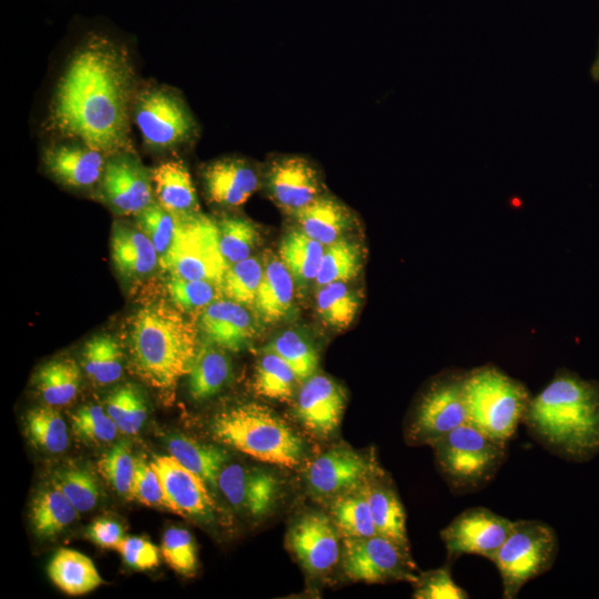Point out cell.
I'll list each match as a JSON object with an SVG mask.
<instances>
[{
	"label": "cell",
	"mask_w": 599,
	"mask_h": 599,
	"mask_svg": "<svg viewBox=\"0 0 599 599\" xmlns=\"http://www.w3.org/2000/svg\"><path fill=\"white\" fill-rule=\"evenodd\" d=\"M128 50L92 34L70 58L50 105V128L106 156L132 150L131 119L138 94Z\"/></svg>",
	"instance_id": "1"
},
{
	"label": "cell",
	"mask_w": 599,
	"mask_h": 599,
	"mask_svg": "<svg viewBox=\"0 0 599 599\" xmlns=\"http://www.w3.org/2000/svg\"><path fill=\"white\" fill-rule=\"evenodd\" d=\"M557 456L585 463L599 454V383L561 370L535 397L522 422Z\"/></svg>",
	"instance_id": "2"
},
{
	"label": "cell",
	"mask_w": 599,
	"mask_h": 599,
	"mask_svg": "<svg viewBox=\"0 0 599 599\" xmlns=\"http://www.w3.org/2000/svg\"><path fill=\"white\" fill-rule=\"evenodd\" d=\"M128 344L134 374L162 392L189 374L199 349L195 326L164 305L144 306L131 316Z\"/></svg>",
	"instance_id": "3"
},
{
	"label": "cell",
	"mask_w": 599,
	"mask_h": 599,
	"mask_svg": "<svg viewBox=\"0 0 599 599\" xmlns=\"http://www.w3.org/2000/svg\"><path fill=\"white\" fill-rule=\"evenodd\" d=\"M211 430L217 441L263 463L295 468L303 458L302 438L261 404L247 403L220 412Z\"/></svg>",
	"instance_id": "4"
},
{
	"label": "cell",
	"mask_w": 599,
	"mask_h": 599,
	"mask_svg": "<svg viewBox=\"0 0 599 599\" xmlns=\"http://www.w3.org/2000/svg\"><path fill=\"white\" fill-rule=\"evenodd\" d=\"M464 398L467 422L506 444L524 422L531 402L522 383L489 365L465 374Z\"/></svg>",
	"instance_id": "5"
},
{
	"label": "cell",
	"mask_w": 599,
	"mask_h": 599,
	"mask_svg": "<svg viewBox=\"0 0 599 599\" xmlns=\"http://www.w3.org/2000/svg\"><path fill=\"white\" fill-rule=\"evenodd\" d=\"M439 471L458 494L477 491L488 485L506 459L501 443L465 423L433 445Z\"/></svg>",
	"instance_id": "6"
},
{
	"label": "cell",
	"mask_w": 599,
	"mask_h": 599,
	"mask_svg": "<svg viewBox=\"0 0 599 599\" xmlns=\"http://www.w3.org/2000/svg\"><path fill=\"white\" fill-rule=\"evenodd\" d=\"M558 549V537L550 525L540 520L514 521L493 561L501 578L502 597L516 598L528 581L548 571Z\"/></svg>",
	"instance_id": "7"
},
{
	"label": "cell",
	"mask_w": 599,
	"mask_h": 599,
	"mask_svg": "<svg viewBox=\"0 0 599 599\" xmlns=\"http://www.w3.org/2000/svg\"><path fill=\"white\" fill-rule=\"evenodd\" d=\"M176 216L174 241L160 265L170 276L221 283L227 266L219 246L216 221L201 212Z\"/></svg>",
	"instance_id": "8"
},
{
	"label": "cell",
	"mask_w": 599,
	"mask_h": 599,
	"mask_svg": "<svg viewBox=\"0 0 599 599\" xmlns=\"http://www.w3.org/2000/svg\"><path fill=\"white\" fill-rule=\"evenodd\" d=\"M133 120L145 145L153 150H170L196 136V121L174 89L149 85L136 94Z\"/></svg>",
	"instance_id": "9"
},
{
	"label": "cell",
	"mask_w": 599,
	"mask_h": 599,
	"mask_svg": "<svg viewBox=\"0 0 599 599\" xmlns=\"http://www.w3.org/2000/svg\"><path fill=\"white\" fill-rule=\"evenodd\" d=\"M463 374H449L433 382L417 400L406 437L414 445H434L467 423Z\"/></svg>",
	"instance_id": "10"
},
{
	"label": "cell",
	"mask_w": 599,
	"mask_h": 599,
	"mask_svg": "<svg viewBox=\"0 0 599 599\" xmlns=\"http://www.w3.org/2000/svg\"><path fill=\"white\" fill-rule=\"evenodd\" d=\"M342 561L345 575L354 581L406 580L414 583L417 578L409 551L378 534L343 538Z\"/></svg>",
	"instance_id": "11"
},
{
	"label": "cell",
	"mask_w": 599,
	"mask_h": 599,
	"mask_svg": "<svg viewBox=\"0 0 599 599\" xmlns=\"http://www.w3.org/2000/svg\"><path fill=\"white\" fill-rule=\"evenodd\" d=\"M262 185L272 202L288 215L326 193L317 165L300 154H277L263 166Z\"/></svg>",
	"instance_id": "12"
},
{
	"label": "cell",
	"mask_w": 599,
	"mask_h": 599,
	"mask_svg": "<svg viewBox=\"0 0 599 599\" xmlns=\"http://www.w3.org/2000/svg\"><path fill=\"white\" fill-rule=\"evenodd\" d=\"M512 522L485 507L465 509L440 531L448 559L478 555L494 561Z\"/></svg>",
	"instance_id": "13"
},
{
	"label": "cell",
	"mask_w": 599,
	"mask_h": 599,
	"mask_svg": "<svg viewBox=\"0 0 599 599\" xmlns=\"http://www.w3.org/2000/svg\"><path fill=\"white\" fill-rule=\"evenodd\" d=\"M99 184L102 200L119 214L136 215L153 203L152 172L132 150L108 156Z\"/></svg>",
	"instance_id": "14"
},
{
	"label": "cell",
	"mask_w": 599,
	"mask_h": 599,
	"mask_svg": "<svg viewBox=\"0 0 599 599\" xmlns=\"http://www.w3.org/2000/svg\"><path fill=\"white\" fill-rule=\"evenodd\" d=\"M375 471L372 461L348 448H333L312 460L306 471L309 491L321 498H336L352 491Z\"/></svg>",
	"instance_id": "15"
},
{
	"label": "cell",
	"mask_w": 599,
	"mask_h": 599,
	"mask_svg": "<svg viewBox=\"0 0 599 599\" xmlns=\"http://www.w3.org/2000/svg\"><path fill=\"white\" fill-rule=\"evenodd\" d=\"M339 531L328 516L313 511L290 528L287 542L298 562L311 573L329 571L341 555Z\"/></svg>",
	"instance_id": "16"
},
{
	"label": "cell",
	"mask_w": 599,
	"mask_h": 599,
	"mask_svg": "<svg viewBox=\"0 0 599 599\" xmlns=\"http://www.w3.org/2000/svg\"><path fill=\"white\" fill-rule=\"evenodd\" d=\"M217 488L235 509L252 517H262L275 506L281 485L271 471L240 464H225Z\"/></svg>",
	"instance_id": "17"
},
{
	"label": "cell",
	"mask_w": 599,
	"mask_h": 599,
	"mask_svg": "<svg viewBox=\"0 0 599 599\" xmlns=\"http://www.w3.org/2000/svg\"><path fill=\"white\" fill-rule=\"evenodd\" d=\"M263 169L242 156H224L206 163L201 171L205 195L211 203L237 207L262 186Z\"/></svg>",
	"instance_id": "18"
},
{
	"label": "cell",
	"mask_w": 599,
	"mask_h": 599,
	"mask_svg": "<svg viewBox=\"0 0 599 599\" xmlns=\"http://www.w3.org/2000/svg\"><path fill=\"white\" fill-rule=\"evenodd\" d=\"M345 402V390L336 380L315 373L302 383L295 415L309 433L325 438L338 427Z\"/></svg>",
	"instance_id": "19"
},
{
	"label": "cell",
	"mask_w": 599,
	"mask_h": 599,
	"mask_svg": "<svg viewBox=\"0 0 599 599\" xmlns=\"http://www.w3.org/2000/svg\"><path fill=\"white\" fill-rule=\"evenodd\" d=\"M151 464L161 479L171 511L194 518L212 514L213 500L206 484L199 476L171 455L156 456Z\"/></svg>",
	"instance_id": "20"
},
{
	"label": "cell",
	"mask_w": 599,
	"mask_h": 599,
	"mask_svg": "<svg viewBox=\"0 0 599 599\" xmlns=\"http://www.w3.org/2000/svg\"><path fill=\"white\" fill-rule=\"evenodd\" d=\"M106 159L103 152L79 141L50 145L42 156L48 173L72 189H88L100 183Z\"/></svg>",
	"instance_id": "21"
},
{
	"label": "cell",
	"mask_w": 599,
	"mask_h": 599,
	"mask_svg": "<svg viewBox=\"0 0 599 599\" xmlns=\"http://www.w3.org/2000/svg\"><path fill=\"white\" fill-rule=\"evenodd\" d=\"M199 328L210 342L225 351L246 348L256 335L253 316L245 305L227 298H217L199 317Z\"/></svg>",
	"instance_id": "22"
},
{
	"label": "cell",
	"mask_w": 599,
	"mask_h": 599,
	"mask_svg": "<svg viewBox=\"0 0 599 599\" xmlns=\"http://www.w3.org/2000/svg\"><path fill=\"white\" fill-rule=\"evenodd\" d=\"M262 261L263 276L254 306L263 322L274 324L293 311L295 281L275 254L266 252Z\"/></svg>",
	"instance_id": "23"
},
{
	"label": "cell",
	"mask_w": 599,
	"mask_h": 599,
	"mask_svg": "<svg viewBox=\"0 0 599 599\" xmlns=\"http://www.w3.org/2000/svg\"><path fill=\"white\" fill-rule=\"evenodd\" d=\"M292 216L300 230L324 246L343 238L355 223L353 211L327 192Z\"/></svg>",
	"instance_id": "24"
},
{
	"label": "cell",
	"mask_w": 599,
	"mask_h": 599,
	"mask_svg": "<svg viewBox=\"0 0 599 599\" xmlns=\"http://www.w3.org/2000/svg\"><path fill=\"white\" fill-rule=\"evenodd\" d=\"M111 258L118 273L129 280L150 275L160 264L150 238L140 230L115 223L111 234Z\"/></svg>",
	"instance_id": "25"
},
{
	"label": "cell",
	"mask_w": 599,
	"mask_h": 599,
	"mask_svg": "<svg viewBox=\"0 0 599 599\" xmlns=\"http://www.w3.org/2000/svg\"><path fill=\"white\" fill-rule=\"evenodd\" d=\"M158 203L175 215L200 212L196 190L186 165L179 160L161 163L152 171Z\"/></svg>",
	"instance_id": "26"
},
{
	"label": "cell",
	"mask_w": 599,
	"mask_h": 599,
	"mask_svg": "<svg viewBox=\"0 0 599 599\" xmlns=\"http://www.w3.org/2000/svg\"><path fill=\"white\" fill-rule=\"evenodd\" d=\"M376 532L409 551L406 515L395 488L387 480L365 485Z\"/></svg>",
	"instance_id": "27"
},
{
	"label": "cell",
	"mask_w": 599,
	"mask_h": 599,
	"mask_svg": "<svg viewBox=\"0 0 599 599\" xmlns=\"http://www.w3.org/2000/svg\"><path fill=\"white\" fill-rule=\"evenodd\" d=\"M232 374L231 359L226 351L206 342L199 346L187 374V389L195 400H205L221 392Z\"/></svg>",
	"instance_id": "28"
},
{
	"label": "cell",
	"mask_w": 599,
	"mask_h": 599,
	"mask_svg": "<svg viewBox=\"0 0 599 599\" xmlns=\"http://www.w3.org/2000/svg\"><path fill=\"white\" fill-rule=\"evenodd\" d=\"M48 575L60 590L70 596L89 593L103 582L89 557L67 548L59 549L52 557Z\"/></svg>",
	"instance_id": "29"
},
{
	"label": "cell",
	"mask_w": 599,
	"mask_h": 599,
	"mask_svg": "<svg viewBox=\"0 0 599 599\" xmlns=\"http://www.w3.org/2000/svg\"><path fill=\"white\" fill-rule=\"evenodd\" d=\"M167 449L171 456L199 476L207 487H217L219 475L229 459L225 450L186 436L171 437Z\"/></svg>",
	"instance_id": "30"
},
{
	"label": "cell",
	"mask_w": 599,
	"mask_h": 599,
	"mask_svg": "<svg viewBox=\"0 0 599 599\" xmlns=\"http://www.w3.org/2000/svg\"><path fill=\"white\" fill-rule=\"evenodd\" d=\"M325 246L302 230L288 231L278 246V257L290 271L295 284L306 287L315 281Z\"/></svg>",
	"instance_id": "31"
},
{
	"label": "cell",
	"mask_w": 599,
	"mask_h": 599,
	"mask_svg": "<svg viewBox=\"0 0 599 599\" xmlns=\"http://www.w3.org/2000/svg\"><path fill=\"white\" fill-rule=\"evenodd\" d=\"M78 512L64 494L51 484L33 499L30 518L34 532L50 538L71 525Z\"/></svg>",
	"instance_id": "32"
},
{
	"label": "cell",
	"mask_w": 599,
	"mask_h": 599,
	"mask_svg": "<svg viewBox=\"0 0 599 599\" xmlns=\"http://www.w3.org/2000/svg\"><path fill=\"white\" fill-rule=\"evenodd\" d=\"M80 382V368L71 358L51 361L35 375L37 389L50 406H62L72 402L79 392Z\"/></svg>",
	"instance_id": "33"
},
{
	"label": "cell",
	"mask_w": 599,
	"mask_h": 599,
	"mask_svg": "<svg viewBox=\"0 0 599 599\" xmlns=\"http://www.w3.org/2000/svg\"><path fill=\"white\" fill-rule=\"evenodd\" d=\"M123 351L109 334L91 337L84 345L82 363L89 378L98 385L116 382L123 373Z\"/></svg>",
	"instance_id": "34"
},
{
	"label": "cell",
	"mask_w": 599,
	"mask_h": 599,
	"mask_svg": "<svg viewBox=\"0 0 599 599\" xmlns=\"http://www.w3.org/2000/svg\"><path fill=\"white\" fill-rule=\"evenodd\" d=\"M359 300L358 293L347 282H334L318 287L315 311L324 325L343 331L355 319Z\"/></svg>",
	"instance_id": "35"
},
{
	"label": "cell",
	"mask_w": 599,
	"mask_h": 599,
	"mask_svg": "<svg viewBox=\"0 0 599 599\" xmlns=\"http://www.w3.org/2000/svg\"><path fill=\"white\" fill-rule=\"evenodd\" d=\"M365 485L363 489L356 488L336 497L333 502L332 519L343 538H363L377 535Z\"/></svg>",
	"instance_id": "36"
},
{
	"label": "cell",
	"mask_w": 599,
	"mask_h": 599,
	"mask_svg": "<svg viewBox=\"0 0 599 599\" xmlns=\"http://www.w3.org/2000/svg\"><path fill=\"white\" fill-rule=\"evenodd\" d=\"M219 246L226 266L243 261L258 246L261 233L254 222L237 215L216 221Z\"/></svg>",
	"instance_id": "37"
},
{
	"label": "cell",
	"mask_w": 599,
	"mask_h": 599,
	"mask_svg": "<svg viewBox=\"0 0 599 599\" xmlns=\"http://www.w3.org/2000/svg\"><path fill=\"white\" fill-rule=\"evenodd\" d=\"M298 383L301 382L294 370L281 357L264 351L255 367V394L278 402H290Z\"/></svg>",
	"instance_id": "38"
},
{
	"label": "cell",
	"mask_w": 599,
	"mask_h": 599,
	"mask_svg": "<svg viewBox=\"0 0 599 599\" xmlns=\"http://www.w3.org/2000/svg\"><path fill=\"white\" fill-rule=\"evenodd\" d=\"M264 351L281 357L294 370L301 384L318 368V352L307 336L296 329L280 333Z\"/></svg>",
	"instance_id": "39"
},
{
	"label": "cell",
	"mask_w": 599,
	"mask_h": 599,
	"mask_svg": "<svg viewBox=\"0 0 599 599\" xmlns=\"http://www.w3.org/2000/svg\"><path fill=\"white\" fill-rule=\"evenodd\" d=\"M362 264L361 246L341 238L325 246L314 283L321 287L334 282H348L359 274Z\"/></svg>",
	"instance_id": "40"
},
{
	"label": "cell",
	"mask_w": 599,
	"mask_h": 599,
	"mask_svg": "<svg viewBox=\"0 0 599 599\" xmlns=\"http://www.w3.org/2000/svg\"><path fill=\"white\" fill-rule=\"evenodd\" d=\"M53 406L37 407L26 416V430L37 447L52 454L67 449L69 435L67 424Z\"/></svg>",
	"instance_id": "41"
},
{
	"label": "cell",
	"mask_w": 599,
	"mask_h": 599,
	"mask_svg": "<svg viewBox=\"0 0 599 599\" xmlns=\"http://www.w3.org/2000/svg\"><path fill=\"white\" fill-rule=\"evenodd\" d=\"M105 410L116 425L119 432L135 435L142 428L148 408L141 390L125 384L115 388L105 400Z\"/></svg>",
	"instance_id": "42"
},
{
	"label": "cell",
	"mask_w": 599,
	"mask_h": 599,
	"mask_svg": "<svg viewBox=\"0 0 599 599\" xmlns=\"http://www.w3.org/2000/svg\"><path fill=\"white\" fill-rule=\"evenodd\" d=\"M262 276L263 261L255 256L229 265L220 283L222 295L238 304L252 306Z\"/></svg>",
	"instance_id": "43"
},
{
	"label": "cell",
	"mask_w": 599,
	"mask_h": 599,
	"mask_svg": "<svg viewBox=\"0 0 599 599\" xmlns=\"http://www.w3.org/2000/svg\"><path fill=\"white\" fill-rule=\"evenodd\" d=\"M170 300L179 311L199 313L222 296L220 283L170 276L166 283Z\"/></svg>",
	"instance_id": "44"
},
{
	"label": "cell",
	"mask_w": 599,
	"mask_h": 599,
	"mask_svg": "<svg viewBox=\"0 0 599 599\" xmlns=\"http://www.w3.org/2000/svg\"><path fill=\"white\" fill-rule=\"evenodd\" d=\"M51 484L60 489L79 512L95 507L99 499V486L94 476L80 467L58 469Z\"/></svg>",
	"instance_id": "45"
},
{
	"label": "cell",
	"mask_w": 599,
	"mask_h": 599,
	"mask_svg": "<svg viewBox=\"0 0 599 599\" xmlns=\"http://www.w3.org/2000/svg\"><path fill=\"white\" fill-rule=\"evenodd\" d=\"M135 460L129 444L120 441L100 457L97 467L118 494L128 497L134 476Z\"/></svg>",
	"instance_id": "46"
},
{
	"label": "cell",
	"mask_w": 599,
	"mask_h": 599,
	"mask_svg": "<svg viewBox=\"0 0 599 599\" xmlns=\"http://www.w3.org/2000/svg\"><path fill=\"white\" fill-rule=\"evenodd\" d=\"M139 229L153 243L159 257L162 258L174 241L177 230V216L158 202H153L136 214Z\"/></svg>",
	"instance_id": "47"
},
{
	"label": "cell",
	"mask_w": 599,
	"mask_h": 599,
	"mask_svg": "<svg viewBox=\"0 0 599 599\" xmlns=\"http://www.w3.org/2000/svg\"><path fill=\"white\" fill-rule=\"evenodd\" d=\"M161 554L166 564L184 576H193L197 567L196 548L192 535L184 528L172 527L162 538Z\"/></svg>",
	"instance_id": "48"
},
{
	"label": "cell",
	"mask_w": 599,
	"mask_h": 599,
	"mask_svg": "<svg viewBox=\"0 0 599 599\" xmlns=\"http://www.w3.org/2000/svg\"><path fill=\"white\" fill-rule=\"evenodd\" d=\"M71 423L79 437L93 443L112 441L119 432L105 408L99 405L80 407L72 414Z\"/></svg>",
	"instance_id": "49"
},
{
	"label": "cell",
	"mask_w": 599,
	"mask_h": 599,
	"mask_svg": "<svg viewBox=\"0 0 599 599\" xmlns=\"http://www.w3.org/2000/svg\"><path fill=\"white\" fill-rule=\"evenodd\" d=\"M140 504L171 510L161 479L151 463L136 458L135 470L128 496Z\"/></svg>",
	"instance_id": "50"
},
{
	"label": "cell",
	"mask_w": 599,
	"mask_h": 599,
	"mask_svg": "<svg viewBox=\"0 0 599 599\" xmlns=\"http://www.w3.org/2000/svg\"><path fill=\"white\" fill-rule=\"evenodd\" d=\"M413 597L416 599H468L469 595L458 586L448 567L417 575Z\"/></svg>",
	"instance_id": "51"
},
{
	"label": "cell",
	"mask_w": 599,
	"mask_h": 599,
	"mask_svg": "<svg viewBox=\"0 0 599 599\" xmlns=\"http://www.w3.org/2000/svg\"><path fill=\"white\" fill-rule=\"evenodd\" d=\"M115 550L130 567L135 569H150L159 564V549L141 537H124Z\"/></svg>",
	"instance_id": "52"
},
{
	"label": "cell",
	"mask_w": 599,
	"mask_h": 599,
	"mask_svg": "<svg viewBox=\"0 0 599 599\" xmlns=\"http://www.w3.org/2000/svg\"><path fill=\"white\" fill-rule=\"evenodd\" d=\"M88 534L93 542L103 548L115 549L124 538L122 526L111 519L95 520Z\"/></svg>",
	"instance_id": "53"
},
{
	"label": "cell",
	"mask_w": 599,
	"mask_h": 599,
	"mask_svg": "<svg viewBox=\"0 0 599 599\" xmlns=\"http://www.w3.org/2000/svg\"><path fill=\"white\" fill-rule=\"evenodd\" d=\"M590 73L595 81H599V48H598L597 57L592 63Z\"/></svg>",
	"instance_id": "54"
}]
</instances>
